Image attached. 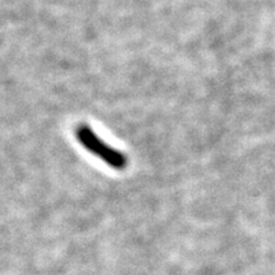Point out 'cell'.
<instances>
[{
	"instance_id": "6da1fadb",
	"label": "cell",
	"mask_w": 275,
	"mask_h": 275,
	"mask_svg": "<svg viewBox=\"0 0 275 275\" xmlns=\"http://www.w3.org/2000/svg\"><path fill=\"white\" fill-rule=\"evenodd\" d=\"M75 137L90 153L102 159L111 168L124 170L128 166L126 156L97 137L96 133L87 125H79L75 130Z\"/></svg>"
}]
</instances>
